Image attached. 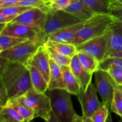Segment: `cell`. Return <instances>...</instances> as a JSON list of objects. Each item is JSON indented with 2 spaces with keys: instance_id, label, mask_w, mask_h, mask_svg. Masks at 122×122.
<instances>
[{
  "instance_id": "cell-1",
  "label": "cell",
  "mask_w": 122,
  "mask_h": 122,
  "mask_svg": "<svg viewBox=\"0 0 122 122\" xmlns=\"http://www.w3.org/2000/svg\"><path fill=\"white\" fill-rule=\"evenodd\" d=\"M2 80L8 98L18 97L32 88L29 70L27 66L20 62H8Z\"/></svg>"
},
{
  "instance_id": "cell-2",
  "label": "cell",
  "mask_w": 122,
  "mask_h": 122,
  "mask_svg": "<svg viewBox=\"0 0 122 122\" xmlns=\"http://www.w3.org/2000/svg\"><path fill=\"white\" fill-rule=\"evenodd\" d=\"M114 17L110 13L95 14L85 21L83 27L76 33L69 43L75 46L100 36L106 33Z\"/></svg>"
},
{
  "instance_id": "cell-3",
  "label": "cell",
  "mask_w": 122,
  "mask_h": 122,
  "mask_svg": "<svg viewBox=\"0 0 122 122\" xmlns=\"http://www.w3.org/2000/svg\"><path fill=\"white\" fill-rule=\"evenodd\" d=\"M46 94L51 100L52 112L60 122H72L76 113L71 102V94L65 89H48Z\"/></svg>"
},
{
  "instance_id": "cell-4",
  "label": "cell",
  "mask_w": 122,
  "mask_h": 122,
  "mask_svg": "<svg viewBox=\"0 0 122 122\" xmlns=\"http://www.w3.org/2000/svg\"><path fill=\"white\" fill-rule=\"evenodd\" d=\"M30 108L35 112V117H41L50 122L52 112L51 100L46 93L36 91L33 88L23 95L14 98Z\"/></svg>"
},
{
  "instance_id": "cell-5",
  "label": "cell",
  "mask_w": 122,
  "mask_h": 122,
  "mask_svg": "<svg viewBox=\"0 0 122 122\" xmlns=\"http://www.w3.org/2000/svg\"><path fill=\"white\" fill-rule=\"evenodd\" d=\"M83 20L70 14L64 10L54 11L46 14L44 26V43L48 35L67 26L83 22Z\"/></svg>"
},
{
  "instance_id": "cell-6",
  "label": "cell",
  "mask_w": 122,
  "mask_h": 122,
  "mask_svg": "<svg viewBox=\"0 0 122 122\" xmlns=\"http://www.w3.org/2000/svg\"><path fill=\"white\" fill-rule=\"evenodd\" d=\"M41 45L37 42L26 41L3 50L0 52V56L8 62H20L27 66Z\"/></svg>"
},
{
  "instance_id": "cell-7",
  "label": "cell",
  "mask_w": 122,
  "mask_h": 122,
  "mask_svg": "<svg viewBox=\"0 0 122 122\" xmlns=\"http://www.w3.org/2000/svg\"><path fill=\"white\" fill-rule=\"evenodd\" d=\"M1 34L37 42L41 45L44 44L43 32L42 31L19 23L11 21L7 23Z\"/></svg>"
},
{
  "instance_id": "cell-8",
  "label": "cell",
  "mask_w": 122,
  "mask_h": 122,
  "mask_svg": "<svg viewBox=\"0 0 122 122\" xmlns=\"http://www.w3.org/2000/svg\"><path fill=\"white\" fill-rule=\"evenodd\" d=\"M110 35L109 27L105 33L100 36L84 42L77 45V52H82L95 57L101 63L107 54L108 41Z\"/></svg>"
},
{
  "instance_id": "cell-9",
  "label": "cell",
  "mask_w": 122,
  "mask_h": 122,
  "mask_svg": "<svg viewBox=\"0 0 122 122\" xmlns=\"http://www.w3.org/2000/svg\"><path fill=\"white\" fill-rule=\"evenodd\" d=\"M95 87L102 98V102L110 106L117 84L107 70L98 69L95 73Z\"/></svg>"
},
{
  "instance_id": "cell-10",
  "label": "cell",
  "mask_w": 122,
  "mask_h": 122,
  "mask_svg": "<svg viewBox=\"0 0 122 122\" xmlns=\"http://www.w3.org/2000/svg\"><path fill=\"white\" fill-rule=\"evenodd\" d=\"M97 92L96 87L91 82L86 90L81 91L77 96L82 108V116L85 117L91 118L93 113L103 104L99 101Z\"/></svg>"
},
{
  "instance_id": "cell-11",
  "label": "cell",
  "mask_w": 122,
  "mask_h": 122,
  "mask_svg": "<svg viewBox=\"0 0 122 122\" xmlns=\"http://www.w3.org/2000/svg\"><path fill=\"white\" fill-rule=\"evenodd\" d=\"M46 17V13L42 10L32 8L19 14L12 21L34 27L44 33Z\"/></svg>"
},
{
  "instance_id": "cell-12",
  "label": "cell",
  "mask_w": 122,
  "mask_h": 122,
  "mask_svg": "<svg viewBox=\"0 0 122 122\" xmlns=\"http://www.w3.org/2000/svg\"><path fill=\"white\" fill-rule=\"evenodd\" d=\"M109 29L110 35L105 58L114 52L122 51V21L114 17L113 21L110 24Z\"/></svg>"
},
{
  "instance_id": "cell-13",
  "label": "cell",
  "mask_w": 122,
  "mask_h": 122,
  "mask_svg": "<svg viewBox=\"0 0 122 122\" xmlns=\"http://www.w3.org/2000/svg\"><path fill=\"white\" fill-rule=\"evenodd\" d=\"M29 64L35 67L49 83L50 76V56L44 45H41L38 47Z\"/></svg>"
},
{
  "instance_id": "cell-14",
  "label": "cell",
  "mask_w": 122,
  "mask_h": 122,
  "mask_svg": "<svg viewBox=\"0 0 122 122\" xmlns=\"http://www.w3.org/2000/svg\"><path fill=\"white\" fill-rule=\"evenodd\" d=\"M71 71L76 77L81 86V91H85L92 81L93 74L90 73L84 69L80 63L77 54L71 58L70 64Z\"/></svg>"
},
{
  "instance_id": "cell-15",
  "label": "cell",
  "mask_w": 122,
  "mask_h": 122,
  "mask_svg": "<svg viewBox=\"0 0 122 122\" xmlns=\"http://www.w3.org/2000/svg\"><path fill=\"white\" fill-rule=\"evenodd\" d=\"M84 22L85 21H83L80 23L71 25L61 29L48 36L46 38V41L49 39V40L60 42L69 43L75 36V35L83 27Z\"/></svg>"
},
{
  "instance_id": "cell-16",
  "label": "cell",
  "mask_w": 122,
  "mask_h": 122,
  "mask_svg": "<svg viewBox=\"0 0 122 122\" xmlns=\"http://www.w3.org/2000/svg\"><path fill=\"white\" fill-rule=\"evenodd\" d=\"M50 76L48 83V89H65L64 77L62 68L58 66L50 57Z\"/></svg>"
},
{
  "instance_id": "cell-17",
  "label": "cell",
  "mask_w": 122,
  "mask_h": 122,
  "mask_svg": "<svg viewBox=\"0 0 122 122\" xmlns=\"http://www.w3.org/2000/svg\"><path fill=\"white\" fill-rule=\"evenodd\" d=\"M64 10L83 21H86L95 14L81 0H73Z\"/></svg>"
},
{
  "instance_id": "cell-18",
  "label": "cell",
  "mask_w": 122,
  "mask_h": 122,
  "mask_svg": "<svg viewBox=\"0 0 122 122\" xmlns=\"http://www.w3.org/2000/svg\"><path fill=\"white\" fill-rule=\"evenodd\" d=\"M62 68L65 85V89L70 94L78 96L81 92V86L76 77L71 71L69 66Z\"/></svg>"
},
{
  "instance_id": "cell-19",
  "label": "cell",
  "mask_w": 122,
  "mask_h": 122,
  "mask_svg": "<svg viewBox=\"0 0 122 122\" xmlns=\"http://www.w3.org/2000/svg\"><path fill=\"white\" fill-rule=\"evenodd\" d=\"M30 71L32 88L36 91L46 93L48 89V83L45 80L41 73L31 64L27 66Z\"/></svg>"
},
{
  "instance_id": "cell-20",
  "label": "cell",
  "mask_w": 122,
  "mask_h": 122,
  "mask_svg": "<svg viewBox=\"0 0 122 122\" xmlns=\"http://www.w3.org/2000/svg\"><path fill=\"white\" fill-rule=\"evenodd\" d=\"M23 118L12 107L8 100L0 110V122H24Z\"/></svg>"
},
{
  "instance_id": "cell-21",
  "label": "cell",
  "mask_w": 122,
  "mask_h": 122,
  "mask_svg": "<svg viewBox=\"0 0 122 122\" xmlns=\"http://www.w3.org/2000/svg\"><path fill=\"white\" fill-rule=\"evenodd\" d=\"M44 44L51 46L62 54L71 58L77 53L76 46L70 43L60 42L48 39Z\"/></svg>"
},
{
  "instance_id": "cell-22",
  "label": "cell",
  "mask_w": 122,
  "mask_h": 122,
  "mask_svg": "<svg viewBox=\"0 0 122 122\" xmlns=\"http://www.w3.org/2000/svg\"><path fill=\"white\" fill-rule=\"evenodd\" d=\"M77 54L80 63L86 71L94 74L98 70L100 63L95 57L82 52H77Z\"/></svg>"
},
{
  "instance_id": "cell-23",
  "label": "cell",
  "mask_w": 122,
  "mask_h": 122,
  "mask_svg": "<svg viewBox=\"0 0 122 122\" xmlns=\"http://www.w3.org/2000/svg\"><path fill=\"white\" fill-rule=\"evenodd\" d=\"M8 101L12 107L23 118L25 122H30L35 117V112L30 108L15 98H8Z\"/></svg>"
},
{
  "instance_id": "cell-24",
  "label": "cell",
  "mask_w": 122,
  "mask_h": 122,
  "mask_svg": "<svg viewBox=\"0 0 122 122\" xmlns=\"http://www.w3.org/2000/svg\"><path fill=\"white\" fill-rule=\"evenodd\" d=\"M94 14L109 13L110 0H81Z\"/></svg>"
},
{
  "instance_id": "cell-25",
  "label": "cell",
  "mask_w": 122,
  "mask_h": 122,
  "mask_svg": "<svg viewBox=\"0 0 122 122\" xmlns=\"http://www.w3.org/2000/svg\"><path fill=\"white\" fill-rule=\"evenodd\" d=\"M43 45L47 51L49 56L61 67L67 66H70L71 60V58L62 54L57 50L46 44H43Z\"/></svg>"
},
{
  "instance_id": "cell-26",
  "label": "cell",
  "mask_w": 122,
  "mask_h": 122,
  "mask_svg": "<svg viewBox=\"0 0 122 122\" xmlns=\"http://www.w3.org/2000/svg\"><path fill=\"white\" fill-rule=\"evenodd\" d=\"M110 107L112 112L119 115L122 119V92L117 86L114 91Z\"/></svg>"
},
{
  "instance_id": "cell-27",
  "label": "cell",
  "mask_w": 122,
  "mask_h": 122,
  "mask_svg": "<svg viewBox=\"0 0 122 122\" xmlns=\"http://www.w3.org/2000/svg\"><path fill=\"white\" fill-rule=\"evenodd\" d=\"M14 5L30 8H38L46 13L48 12V8L46 5V2L44 0H21L17 3L15 4Z\"/></svg>"
},
{
  "instance_id": "cell-28",
  "label": "cell",
  "mask_w": 122,
  "mask_h": 122,
  "mask_svg": "<svg viewBox=\"0 0 122 122\" xmlns=\"http://www.w3.org/2000/svg\"><path fill=\"white\" fill-rule=\"evenodd\" d=\"M26 41L28 40L0 34V46L3 48L4 50L10 48L17 44Z\"/></svg>"
},
{
  "instance_id": "cell-29",
  "label": "cell",
  "mask_w": 122,
  "mask_h": 122,
  "mask_svg": "<svg viewBox=\"0 0 122 122\" xmlns=\"http://www.w3.org/2000/svg\"><path fill=\"white\" fill-rule=\"evenodd\" d=\"M108 106L105 104L99 107L91 117L92 122H106L109 115Z\"/></svg>"
},
{
  "instance_id": "cell-30",
  "label": "cell",
  "mask_w": 122,
  "mask_h": 122,
  "mask_svg": "<svg viewBox=\"0 0 122 122\" xmlns=\"http://www.w3.org/2000/svg\"><path fill=\"white\" fill-rule=\"evenodd\" d=\"M72 1L73 0H56L54 1H45L48 8V13L60 10H65Z\"/></svg>"
},
{
  "instance_id": "cell-31",
  "label": "cell",
  "mask_w": 122,
  "mask_h": 122,
  "mask_svg": "<svg viewBox=\"0 0 122 122\" xmlns=\"http://www.w3.org/2000/svg\"><path fill=\"white\" fill-rule=\"evenodd\" d=\"M30 8H32L15 5L8 6V7L0 8V14H2L5 15H8V16H10V15L17 16L21 13H23L24 11L29 9H30Z\"/></svg>"
},
{
  "instance_id": "cell-32",
  "label": "cell",
  "mask_w": 122,
  "mask_h": 122,
  "mask_svg": "<svg viewBox=\"0 0 122 122\" xmlns=\"http://www.w3.org/2000/svg\"><path fill=\"white\" fill-rule=\"evenodd\" d=\"M110 65H114L122 68V58L117 57H107L100 63L99 69L107 70V68Z\"/></svg>"
},
{
  "instance_id": "cell-33",
  "label": "cell",
  "mask_w": 122,
  "mask_h": 122,
  "mask_svg": "<svg viewBox=\"0 0 122 122\" xmlns=\"http://www.w3.org/2000/svg\"><path fill=\"white\" fill-rule=\"evenodd\" d=\"M107 71L113 79L117 85H122V68L116 66L114 65H110L107 68Z\"/></svg>"
},
{
  "instance_id": "cell-34",
  "label": "cell",
  "mask_w": 122,
  "mask_h": 122,
  "mask_svg": "<svg viewBox=\"0 0 122 122\" xmlns=\"http://www.w3.org/2000/svg\"><path fill=\"white\" fill-rule=\"evenodd\" d=\"M109 13L122 21V4L116 0H110Z\"/></svg>"
},
{
  "instance_id": "cell-35",
  "label": "cell",
  "mask_w": 122,
  "mask_h": 122,
  "mask_svg": "<svg viewBox=\"0 0 122 122\" xmlns=\"http://www.w3.org/2000/svg\"><path fill=\"white\" fill-rule=\"evenodd\" d=\"M8 100V97L7 95V90L2 79H0V101L5 103Z\"/></svg>"
},
{
  "instance_id": "cell-36",
  "label": "cell",
  "mask_w": 122,
  "mask_h": 122,
  "mask_svg": "<svg viewBox=\"0 0 122 122\" xmlns=\"http://www.w3.org/2000/svg\"><path fill=\"white\" fill-rule=\"evenodd\" d=\"M16 15H5L2 14H0V24L1 23H8L11 22L15 17Z\"/></svg>"
},
{
  "instance_id": "cell-37",
  "label": "cell",
  "mask_w": 122,
  "mask_h": 122,
  "mask_svg": "<svg viewBox=\"0 0 122 122\" xmlns=\"http://www.w3.org/2000/svg\"><path fill=\"white\" fill-rule=\"evenodd\" d=\"M21 0H0V8L14 5Z\"/></svg>"
},
{
  "instance_id": "cell-38",
  "label": "cell",
  "mask_w": 122,
  "mask_h": 122,
  "mask_svg": "<svg viewBox=\"0 0 122 122\" xmlns=\"http://www.w3.org/2000/svg\"><path fill=\"white\" fill-rule=\"evenodd\" d=\"M72 122H92L91 118H87L84 116H80L76 114L74 116Z\"/></svg>"
},
{
  "instance_id": "cell-39",
  "label": "cell",
  "mask_w": 122,
  "mask_h": 122,
  "mask_svg": "<svg viewBox=\"0 0 122 122\" xmlns=\"http://www.w3.org/2000/svg\"><path fill=\"white\" fill-rule=\"evenodd\" d=\"M8 62V61L2 58L1 56H0V79H2V74H3L5 67Z\"/></svg>"
},
{
  "instance_id": "cell-40",
  "label": "cell",
  "mask_w": 122,
  "mask_h": 122,
  "mask_svg": "<svg viewBox=\"0 0 122 122\" xmlns=\"http://www.w3.org/2000/svg\"><path fill=\"white\" fill-rule=\"evenodd\" d=\"M108 57H120V58H122V51H119V52H114V53L110 55Z\"/></svg>"
},
{
  "instance_id": "cell-41",
  "label": "cell",
  "mask_w": 122,
  "mask_h": 122,
  "mask_svg": "<svg viewBox=\"0 0 122 122\" xmlns=\"http://www.w3.org/2000/svg\"><path fill=\"white\" fill-rule=\"evenodd\" d=\"M7 23H1L0 24V34L2 32V31L3 30V29H4V27H5Z\"/></svg>"
},
{
  "instance_id": "cell-42",
  "label": "cell",
  "mask_w": 122,
  "mask_h": 122,
  "mask_svg": "<svg viewBox=\"0 0 122 122\" xmlns=\"http://www.w3.org/2000/svg\"><path fill=\"white\" fill-rule=\"evenodd\" d=\"M5 103H4V102H1V101H0V110H1V107H2V106H4V105L5 104Z\"/></svg>"
},
{
  "instance_id": "cell-43",
  "label": "cell",
  "mask_w": 122,
  "mask_h": 122,
  "mask_svg": "<svg viewBox=\"0 0 122 122\" xmlns=\"http://www.w3.org/2000/svg\"><path fill=\"white\" fill-rule=\"evenodd\" d=\"M117 87L119 88V89H120V90L122 92V85H121L117 86Z\"/></svg>"
},
{
  "instance_id": "cell-44",
  "label": "cell",
  "mask_w": 122,
  "mask_h": 122,
  "mask_svg": "<svg viewBox=\"0 0 122 122\" xmlns=\"http://www.w3.org/2000/svg\"><path fill=\"white\" fill-rule=\"evenodd\" d=\"M3 50H3V48H2L1 47V46H0V52H2V51H3Z\"/></svg>"
},
{
  "instance_id": "cell-45",
  "label": "cell",
  "mask_w": 122,
  "mask_h": 122,
  "mask_svg": "<svg viewBox=\"0 0 122 122\" xmlns=\"http://www.w3.org/2000/svg\"><path fill=\"white\" fill-rule=\"evenodd\" d=\"M116 1H117L118 2H120V3L122 4V0H116Z\"/></svg>"
},
{
  "instance_id": "cell-46",
  "label": "cell",
  "mask_w": 122,
  "mask_h": 122,
  "mask_svg": "<svg viewBox=\"0 0 122 122\" xmlns=\"http://www.w3.org/2000/svg\"><path fill=\"white\" fill-rule=\"evenodd\" d=\"M56 1V0H47L46 1Z\"/></svg>"
},
{
  "instance_id": "cell-47",
  "label": "cell",
  "mask_w": 122,
  "mask_h": 122,
  "mask_svg": "<svg viewBox=\"0 0 122 122\" xmlns=\"http://www.w3.org/2000/svg\"><path fill=\"white\" fill-rule=\"evenodd\" d=\"M44 1H47V0H44Z\"/></svg>"
}]
</instances>
